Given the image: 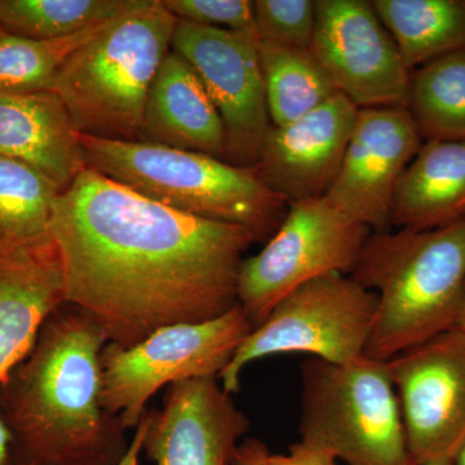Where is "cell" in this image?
Here are the masks:
<instances>
[{"instance_id": "7a4b0ae2", "label": "cell", "mask_w": 465, "mask_h": 465, "mask_svg": "<svg viewBox=\"0 0 465 465\" xmlns=\"http://www.w3.org/2000/svg\"><path fill=\"white\" fill-rule=\"evenodd\" d=\"M99 324L65 304L0 385L3 420L18 465H118L130 448L124 425L101 406Z\"/></svg>"}, {"instance_id": "5b68a950", "label": "cell", "mask_w": 465, "mask_h": 465, "mask_svg": "<svg viewBox=\"0 0 465 465\" xmlns=\"http://www.w3.org/2000/svg\"><path fill=\"white\" fill-rule=\"evenodd\" d=\"M81 143L92 170L180 213L242 226L256 242H268L289 210L255 168L148 142L81 134Z\"/></svg>"}, {"instance_id": "277c9868", "label": "cell", "mask_w": 465, "mask_h": 465, "mask_svg": "<svg viewBox=\"0 0 465 465\" xmlns=\"http://www.w3.org/2000/svg\"><path fill=\"white\" fill-rule=\"evenodd\" d=\"M176 25L162 0H134L67 57L54 92L79 134L143 142L150 87L173 48Z\"/></svg>"}, {"instance_id": "8992f818", "label": "cell", "mask_w": 465, "mask_h": 465, "mask_svg": "<svg viewBox=\"0 0 465 465\" xmlns=\"http://www.w3.org/2000/svg\"><path fill=\"white\" fill-rule=\"evenodd\" d=\"M300 440L347 465H415L390 367L302 361Z\"/></svg>"}, {"instance_id": "30bf717a", "label": "cell", "mask_w": 465, "mask_h": 465, "mask_svg": "<svg viewBox=\"0 0 465 465\" xmlns=\"http://www.w3.org/2000/svg\"><path fill=\"white\" fill-rule=\"evenodd\" d=\"M173 51L201 79L225 128V162L255 168L272 128L255 29L226 30L177 20Z\"/></svg>"}, {"instance_id": "f546056e", "label": "cell", "mask_w": 465, "mask_h": 465, "mask_svg": "<svg viewBox=\"0 0 465 465\" xmlns=\"http://www.w3.org/2000/svg\"><path fill=\"white\" fill-rule=\"evenodd\" d=\"M0 465H18L15 454V440L8 425L0 415Z\"/></svg>"}, {"instance_id": "e0dca14e", "label": "cell", "mask_w": 465, "mask_h": 465, "mask_svg": "<svg viewBox=\"0 0 465 465\" xmlns=\"http://www.w3.org/2000/svg\"><path fill=\"white\" fill-rule=\"evenodd\" d=\"M0 155L41 171L61 192L87 167L81 134L54 91L0 94Z\"/></svg>"}, {"instance_id": "4fadbf2b", "label": "cell", "mask_w": 465, "mask_h": 465, "mask_svg": "<svg viewBox=\"0 0 465 465\" xmlns=\"http://www.w3.org/2000/svg\"><path fill=\"white\" fill-rule=\"evenodd\" d=\"M423 143L406 108L358 110L341 171L324 198L372 232H390L397 186Z\"/></svg>"}, {"instance_id": "9c48e42d", "label": "cell", "mask_w": 465, "mask_h": 465, "mask_svg": "<svg viewBox=\"0 0 465 465\" xmlns=\"http://www.w3.org/2000/svg\"><path fill=\"white\" fill-rule=\"evenodd\" d=\"M371 232L326 198L290 203L262 250L242 262L238 300L253 329L302 284L324 275H351Z\"/></svg>"}, {"instance_id": "836d02e7", "label": "cell", "mask_w": 465, "mask_h": 465, "mask_svg": "<svg viewBox=\"0 0 465 465\" xmlns=\"http://www.w3.org/2000/svg\"><path fill=\"white\" fill-rule=\"evenodd\" d=\"M0 29H2V27H0Z\"/></svg>"}, {"instance_id": "603a6c76", "label": "cell", "mask_w": 465, "mask_h": 465, "mask_svg": "<svg viewBox=\"0 0 465 465\" xmlns=\"http://www.w3.org/2000/svg\"><path fill=\"white\" fill-rule=\"evenodd\" d=\"M60 192L41 171L0 155V241L48 240L52 204Z\"/></svg>"}, {"instance_id": "7402d4cb", "label": "cell", "mask_w": 465, "mask_h": 465, "mask_svg": "<svg viewBox=\"0 0 465 465\" xmlns=\"http://www.w3.org/2000/svg\"><path fill=\"white\" fill-rule=\"evenodd\" d=\"M406 109L423 142L465 140V51L415 69L410 76Z\"/></svg>"}, {"instance_id": "ac0fdd59", "label": "cell", "mask_w": 465, "mask_h": 465, "mask_svg": "<svg viewBox=\"0 0 465 465\" xmlns=\"http://www.w3.org/2000/svg\"><path fill=\"white\" fill-rule=\"evenodd\" d=\"M143 142L225 159V128L201 79L170 51L150 87Z\"/></svg>"}, {"instance_id": "d6a6232c", "label": "cell", "mask_w": 465, "mask_h": 465, "mask_svg": "<svg viewBox=\"0 0 465 465\" xmlns=\"http://www.w3.org/2000/svg\"><path fill=\"white\" fill-rule=\"evenodd\" d=\"M455 329L459 331L463 332L465 335V298L463 302V308H461L460 316H459L457 327Z\"/></svg>"}, {"instance_id": "484cf974", "label": "cell", "mask_w": 465, "mask_h": 465, "mask_svg": "<svg viewBox=\"0 0 465 465\" xmlns=\"http://www.w3.org/2000/svg\"><path fill=\"white\" fill-rule=\"evenodd\" d=\"M313 0H256L253 27L260 42L311 50L316 33Z\"/></svg>"}, {"instance_id": "83f0119b", "label": "cell", "mask_w": 465, "mask_h": 465, "mask_svg": "<svg viewBox=\"0 0 465 465\" xmlns=\"http://www.w3.org/2000/svg\"><path fill=\"white\" fill-rule=\"evenodd\" d=\"M266 465H339V461L323 449L299 440L286 454L271 452Z\"/></svg>"}, {"instance_id": "4dcf8cb0", "label": "cell", "mask_w": 465, "mask_h": 465, "mask_svg": "<svg viewBox=\"0 0 465 465\" xmlns=\"http://www.w3.org/2000/svg\"><path fill=\"white\" fill-rule=\"evenodd\" d=\"M143 434H145V421H143V418L140 424L134 428V440H131L130 448H128L124 458L122 459L121 463L118 465H139L140 454L143 452Z\"/></svg>"}, {"instance_id": "1f68e13d", "label": "cell", "mask_w": 465, "mask_h": 465, "mask_svg": "<svg viewBox=\"0 0 465 465\" xmlns=\"http://www.w3.org/2000/svg\"><path fill=\"white\" fill-rule=\"evenodd\" d=\"M451 465H465V440L461 448L459 449L457 457H455Z\"/></svg>"}, {"instance_id": "ffe728a7", "label": "cell", "mask_w": 465, "mask_h": 465, "mask_svg": "<svg viewBox=\"0 0 465 465\" xmlns=\"http://www.w3.org/2000/svg\"><path fill=\"white\" fill-rule=\"evenodd\" d=\"M410 72L465 51V0H372Z\"/></svg>"}, {"instance_id": "4316f807", "label": "cell", "mask_w": 465, "mask_h": 465, "mask_svg": "<svg viewBox=\"0 0 465 465\" xmlns=\"http://www.w3.org/2000/svg\"><path fill=\"white\" fill-rule=\"evenodd\" d=\"M162 5L179 21L235 32L255 29L251 0H162Z\"/></svg>"}, {"instance_id": "44dd1931", "label": "cell", "mask_w": 465, "mask_h": 465, "mask_svg": "<svg viewBox=\"0 0 465 465\" xmlns=\"http://www.w3.org/2000/svg\"><path fill=\"white\" fill-rule=\"evenodd\" d=\"M259 54L266 104L274 127L298 121L338 94L312 50L259 41Z\"/></svg>"}, {"instance_id": "5bb4252c", "label": "cell", "mask_w": 465, "mask_h": 465, "mask_svg": "<svg viewBox=\"0 0 465 465\" xmlns=\"http://www.w3.org/2000/svg\"><path fill=\"white\" fill-rule=\"evenodd\" d=\"M143 451L155 465H229L250 420L219 378L168 387L163 405L143 416Z\"/></svg>"}, {"instance_id": "7c38bea8", "label": "cell", "mask_w": 465, "mask_h": 465, "mask_svg": "<svg viewBox=\"0 0 465 465\" xmlns=\"http://www.w3.org/2000/svg\"><path fill=\"white\" fill-rule=\"evenodd\" d=\"M312 52L358 109L406 108L410 76L399 47L367 0H317Z\"/></svg>"}, {"instance_id": "ba28073f", "label": "cell", "mask_w": 465, "mask_h": 465, "mask_svg": "<svg viewBox=\"0 0 465 465\" xmlns=\"http://www.w3.org/2000/svg\"><path fill=\"white\" fill-rule=\"evenodd\" d=\"M253 324L241 305L198 323L163 327L133 347L108 342L101 351V406L136 428L149 400L174 382L220 378Z\"/></svg>"}, {"instance_id": "9a60e30c", "label": "cell", "mask_w": 465, "mask_h": 465, "mask_svg": "<svg viewBox=\"0 0 465 465\" xmlns=\"http://www.w3.org/2000/svg\"><path fill=\"white\" fill-rule=\"evenodd\" d=\"M358 110L338 92L298 121L272 125L256 173L289 204L326 197L341 171Z\"/></svg>"}, {"instance_id": "d6986e66", "label": "cell", "mask_w": 465, "mask_h": 465, "mask_svg": "<svg viewBox=\"0 0 465 465\" xmlns=\"http://www.w3.org/2000/svg\"><path fill=\"white\" fill-rule=\"evenodd\" d=\"M465 216V140L424 142L401 177L391 226L427 231Z\"/></svg>"}, {"instance_id": "52a82bcc", "label": "cell", "mask_w": 465, "mask_h": 465, "mask_svg": "<svg viewBox=\"0 0 465 465\" xmlns=\"http://www.w3.org/2000/svg\"><path fill=\"white\" fill-rule=\"evenodd\" d=\"M376 295L351 275L330 274L302 284L281 300L242 342L219 381L228 393L253 361L284 353L308 354L347 365L366 356L374 330Z\"/></svg>"}, {"instance_id": "f1b7e54d", "label": "cell", "mask_w": 465, "mask_h": 465, "mask_svg": "<svg viewBox=\"0 0 465 465\" xmlns=\"http://www.w3.org/2000/svg\"><path fill=\"white\" fill-rule=\"evenodd\" d=\"M269 455L271 451L262 440L246 439L235 450L229 465H266Z\"/></svg>"}, {"instance_id": "3957f363", "label": "cell", "mask_w": 465, "mask_h": 465, "mask_svg": "<svg viewBox=\"0 0 465 465\" xmlns=\"http://www.w3.org/2000/svg\"><path fill=\"white\" fill-rule=\"evenodd\" d=\"M351 275L378 300L367 357L387 362L455 329L465 298V216L427 231L371 232Z\"/></svg>"}, {"instance_id": "6da1fadb", "label": "cell", "mask_w": 465, "mask_h": 465, "mask_svg": "<svg viewBox=\"0 0 465 465\" xmlns=\"http://www.w3.org/2000/svg\"><path fill=\"white\" fill-rule=\"evenodd\" d=\"M50 234L66 304L124 348L240 305L243 255L256 243L242 226L163 206L90 167L54 201Z\"/></svg>"}, {"instance_id": "2e32d148", "label": "cell", "mask_w": 465, "mask_h": 465, "mask_svg": "<svg viewBox=\"0 0 465 465\" xmlns=\"http://www.w3.org/2000/svg\"><path fill=\"white\" fill-rule=\"evenodd\" d=\"M65 283L52 237L0 241V385L27 356L43 324L65 305Z\"/></svg>"}, {"instance_id": "cb8c5ba5", "label": "cell", "mask_w": 465, "mask_h": 465, "mask_svg": "<svg viewBox=\"0 0 465 465\" xmlns=\"http://www.w3.org/2000/svg\"><path fill=\"white\" fill-rule=\"evenodd\" d=\"M134 0H0V27L14 35L58 39L118 17Z\"/></svg>"}, {"instance_id": "8fae6325", "label": "cell", "mask_w": 465, "mask_h": 465, "mask_svg": "<svg viewBox=\"0 0 465 465\" xmlns=\"http://www.w3.org/2000/svg\"><path fill=\"white\" fill-rule=\"evenodd\" d=\"M415 465H451L465 440V335L450 330L387 361Z\"/></svg>"}, {"instance_id": "d4e9b609", "label": "cell", "mask_w": 465, "mask_h": 465, "mask_svg": "<svg viewBox=\"0 0 465 465\" xmlns=\"http://www.w3.org/2000/svg\"><path fill=\"white\" fill-rule=\"evenodd\" d=\"M108 23L58 39L24 38L0 29V94L54 91L58 72L67 57Z\"/></svg>"}]
</instances>
